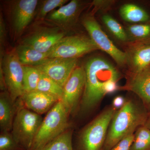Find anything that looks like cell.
Wrapping results in <instances>:
<instances>
[{
  "label": "cell",
  "instance_id": "obj_1",
  "mask_svg": "<svg viewBox=\"0 0 150 150\" xmlns=\"http://www.w3.org/2000/svg\"><path fill=\"white\" fill-rule=\"evenodd\" d=\"M84 67L85 86L79 109L85 113L96 108L106 95L105 90L107 84L111 81H118L121 75L115 66L100 57L89 59Z\"/></svg>",
  "mask_w": 150,
  "mask_h": 150
},
{
  "label": "cell",
  "instance_id": "obj_2",
  "mask_svg": "<svg viewBox=\"0 0 150 150\" xmlns=\"http://www.w3.org/2000/svg\"><path fill=\"white\" fill-rule=\"evenodd\" d=\"M149 112L139 99H126L111 120L103 150H110L123 138L144 126Z\"/></svg>",
  "mask_w": 150,
  "mask_h": 150
},
{
  "label": "cell",
  "instance_id": "obj_3",
  "mask_svg": "<svg viewBox=\"0 0 150 150\" xmlns=\"http://www.w3.org/2000/svg\"><path fill=\"white\" fill-rule=\"evenodd\" d=\"M69 112L59 100L47 112L30 150H40L69 129Z\"/></svg>",
  "mask_w": 150,
  "mask_h": 150
},
{
  "label": "cell",
  "instance_id": "obj_4",
  "mask_svg": "<svg viewBox=\"0 0 150 150\" xmlns=\"http://www.w3.org/2000/svg\"><path fill=\"white\" fill-rule=\"evenodd\" d=\"M117 109L107 106L83 129L77 150H103L110 122Z\"/></svg>",
  "mask_w": 150,
  "mask_h": 150
},
{
  "label": "cell",
  "instance_id": "obj_5",
  "mask_svg": "<svg viewBox=\"0 0 150 150\" xmlns=\"http://www.w3.org/2000/svg\"><path fill=\"white\" fill-rule=\"evenodd\" d=\"M17 101L18 109L11 133L23 150H30L43 119L40 115L25 107L20 98Z\"/></svg>",
  "mask_w": 150,
  "mask_h": 150
},
{
  "label": "cell",
  "instance_id": "obj_6",
  "mask_svg": "<svg viewBox=\"0 0 150 150\" xmlns=\"http://www.w3.org/2000/svg\"><path fill=\"white\" fill-rule=\"evenodd\" d=\"M99 50L91 38L82 35L64 36L48 53V58L78 59Z\"/></svg>",
  "mask_w": 150,
  "mask_h": 150
},
{
  "label": "cell",
  "instance_id": "obj_7",
  "mask_svg": "<svg viewBox=\"0 0 150 150\" xmlns=\"http://www.w3.org/2000/svg\"><path fill=\"white\" fill-rule=\"evenodd\" d=\"M82 24L88 33L89 37L99 50L107 53L120 67L127 65L126 52L121 51L114 45L93 16L85 17L82 20Z\"/></svg>",
  "mask_w": 150,
  "mask_h": 150
},
{
  "label": "cell",
  "instance_id": "obj_8",
  "mask_svg": "<svg viewBox=\"0 0 150 150\" xmlns=\"http://www.w3.org/2000/svg\"><path fill=\"white\" fill-rule=\"evenodd\" d=\"M2 71L7 91L13 101L16 102L23 94V66L16 52H11L2 58Z\"/></svg>",
  "mask_w": 150,
  "mask_h": 150
},
{
  "label": "cell",
  "instance_id": "obj_9",
  "mask_svg": "<svg viewBox=\"0 0 150 150\" xmlns=\"http://www.w3.org/2000/svg\"><path fill=\"white\" fill-rule=\"evenodd\" d=\"M86 83L84 66L76 67L63 87L61 100L69 112L74 115L79 109Z\"/></svg>",
  "mask_w": 150,
  "mask_h": 150
},
{
  "label": "cell",
  "instance_id": "obj_10",
  "mask_svg": "<svg viewBox=\"0 0 150 150\" xmlns=\"http://www.w3.org/2000/svg\"><path fill=\"white\" fill-rule=\"evenodd\" d=\"M77 59L48 58L42 64L34 67L63 88L77 67Z\"/></svg>",
  "mask_w": 150,
  "mask_h": 150
},
{
  "label": "cell",
  "instance_id": "obj_11",
  "mask_svg": "<svg viewBox=\"0 0 150 150\" xmlns=\"http://www.w3.org/2000/svg\"><path fill=\"white\" fill-rule=\"evenodd\" d=\"M126 84L120 86V90L132 92L138 96L150 112V67L140 72H129Z\"/></svg>",
  "mask_w": 150,
  "mask_h": 150
},
{
  "label": "cell",
  "instance_id": "obj_12",
  "mask_svg": "<svg viewBox=\"0 0 150 150\" xmlns=\"http://www.w3.org/2000/svg\"><path fill=\"white\" fill-rule=\"evenodd\" d=\"M64 33L56 30H46L34 33L25 40L23 44L43 53H48L64 37Z\"/></svg>",
  "mask_w": 150,
  "mask_h": 150
},
{
  "label": "cell",
  "instance_id": "obj_13",
  "mask_svg": "<svg viewBox=\"0 0 150 150\" xmlns=\"http://www.w3.org/2000/svg\"><path fill=\"white\" fill-rule=\"evenodd\" d=\"M20 99L25 107L39 115L48 112L60 100L54 97L36 90L24 94Z\"/></svg>",
  "mask_w": 150,
  "mask_h": 150
},
{
  "label": "cell",
  "instance_id": "obj_14",
  "mask_svg": "<svg viewBox=\"0 0 150 150\" xmlns=\"http://www.w3.org/2000/svg\"><path fill=\"white\" fill-rule=\"evenodd\" d=\"M126 52L130 72H140L150 67V43H137Z\"/></svg>",
  "mask_w": 150,
  "mask_h": 150
},
{
  "label": "cell",
  "instance_id": "obj_15",
  "mask_svg": "<svg viewBox=\"0 0 150 150\" xmlns=\"http://www.w3.org/2000/svg\"><path fill=\"white\" fill-rule=\"evenodd\" d=\"M38 3L37 0H20L16 3L13 14L14 27L17 33L22 32L32 20Z\"/></svg>",
  "mask_w": 150,
  "mask_h": 150
},
{
  "label": "cell",
  "instance_id": "obj_16",
  "mask_svg": "<svg viewBox=\"0 0 150 150\" xmlns=\"http://www.w3.org/2000/svg\"><path fill=\"white\" fill-rule=\"evenodd\" d=\"M18 109L17 101H13L7 91L0 95V128L1 132L11 130Z\"/></svg>",
  "mask_w": 150,
  "mask_h": 150
},
{
  "label": "cell",
  "instance_id": "obj_17",
  "mask_svg": "<svg viewBox=\"0 0 150 150\" xmlns=\"http://www.w3.org/2000/svg\"><path fill=\"white\" fill-rule=\"evenodd\" d=\"M81 7L80 2L72 0L49 13L48 19L60 24H71L77 18Z\"/></svg>",
  "mask_w": 150,
  "mask_h": 150
},
{
  "label": "cell",
  "instance_id": "obj_18",
  "mask_svg": "<svg viewBox=\"0 0 150 150\" xmlns=\"http://www.w3.org/2000/svg\"><path fill=\"white\" fill-rule=\"evenodd\" d=\"M16 53L23 66L36 67L48 59V53H43L24 44L17 47Z\"/></svg>",
  "mask_w": 150,
  "mask_h": 150
},
{
  "label": "cell",
  "instance_id": "obj_19",
  "mask_svg": "<svg viewBox=\"0 0 150 150\" xmlns=\"http://www.w3.org/2000/svg\"><path fill=\"white\" fill-rule=\"evenodd\" d=\"M119 14L125 21L132 23H150V15L147 11L134 4L123 5L119 10Z\"/></svg>",
  "mask_w": 150,
  "mask_h": 150
},
{
  "label": "cell",
  "instance_id": "obj_20",
  "mask_svg": "<svg viewBox=\"0 0 150 150\" xmlns=\"http://www.w3.org/2000/svg\"><path fill=\"white\" fill-rule=\"evenodd\" d=\"M36 91L47 94L60 100L63 93V88L47 75L41 72Z\"/></svg>",
  "mask_w": 150,
  "mask_h": 150
},
{
  "label": "cell",
  "instance_id": "obj_21",
  "mask_svg": "<svg viewBox=\"0 0 150 150\" xmlns=\"http://www.w3.org/2000/svg\"><path fill=\"white\" fill-rule=\"evenodd\" d=\"M129 40L137 43H150V23L128 26L126 30Z\"/></svg>",
  "mask_w": 150,
  "mask_h": 150
},
{
  "label": "cell",
  "instance_id": "obj_22",
  "mask_svg": "<svg viewBox=\"0 0 150 150\" xmlns=\"http://www.w3.org/2000/svg\"><path fill=\"white\" fill-rule=\"evenodd\" d=\"M23 85L24 94L35 91L40 79L41 72L37 68L23 66Z\"/></svg>",
  "mask_w": 150,
  "mask_h": 150
},
{
  "label": "cell",
  "instance_id": "obj_23",
  "mask_svg": "<svg viewBox=\"0 0 150 150\" xmlns=\"http://www.w3.org/2000/svg\"><path fill=\"white\" fill-rule=\"evenodd\" d=\"M72 134L71 129H68L40 150H74Z\"/></svg>",
  "mask_w": 150,
  "mask_h": 150
},
{
  "label": "cell",
  "instance_id": "obj_24",
  "mask_svg": "<svg viewBox=\"0 0 150 150\" xmlns=\"http://www.w3.org/2000/svg\"><path fill=\"white\" fill-rule=\"evenodd\" d=\"M130 150H150V129L142 126L136 130Z\"/></svg>",
  "mask_w": 150,
  "mask_h": 150
},
{
  "label": "cell",
  "instance_id": "obj_25",
  "mask_svg": "<svg viewBox=\"0 0 150 150\" xmlns=\"http://www.w3.org/2000/svg\"><path fill=\"white\" fill-rule=\"evenodd\" d=\"M102 19L105 26L115 38L122 42L129 41V37L126 30L117 21L109 15L103 16Z\"/></svg>",
  "mask_w": 150,
  "mask_h": 150
},
{
  "label": "cell",
  "instance_id": "obj_26",
  "mask_svg": "<svg viewBox=\"0 0 150 150\" xmlns=\"http://www.w3.org/2000/svg\"><path fill=\"white\" fill-rule=\"evenodd\" d=\"M68 1L67 0H47L43 2L40 7L37 18H44L48 13L52 12L57 8L64 5Z\"/></svg>",
  "mask_w": 150,
  "mask_h": 150
},
{
  "label": "cell",
  "instance_id": "obj_27",
  "mask_svg": "<svg viewBox=\"0 0 150 150\" xmlns=\"http://www.w3.org/2000/svg\"><path fill=\"white\" fill-rule=\"evenodd\" d=\"M0 150H23L14 139L10 131H2L0 135Z\"/></svg>",
  "mask_w": 150,
  "mask_h": 150
},
{
  "label": "cell",
  "instance_id": "obj_28",
  "mask_svg": "<svg viewBox=\"0 0 150 150\" xmlns=\"http://www.w3.org/2000/svg\"><path fill=\"white\" fill-rule=\"evenodd\" d=\"M134 133L129 134L123 138L109 150H130L134 140Z\"/></svg>",
  "mask_w": 150,
  "mask_h": 150
},
{
  "label": "cell",
  "instance_id": "obj_29",
  "mask_svg": "<svg viewBox=\"0 0 150 150\" xmlns=\"http://www.w3.org/2000/svg\"><path fill=\"white\" fill-rule=\"evenodd\" d=\"M113 3L112 1H94L93 4L96 9L104 10L110 8Z\"/></svg>",
  "mask_w": 150,
  "mask_h": 150
},
{
  "label": "cell",
  "instance_id": "obj_30",
  "mask_svg": "<svg viewBox=\"0 0 150 150\" xmlns=\"http://www.w3.org/2000/svg\"><path fill=\"white\" fill-rule=\"evenodd\" d=\"M6 35V25L3 18L1 16L0 18V41L1 46H3L5 40Z\"/></svg>",
  "mask_w": 150,
  "mask_h": 150
},
{
  "label": "cell",
  "instance_id": "obj_31",
  "mask_svg": "<svg viewBox=\"0 0 150 150\" xmlns=\"http://www.w3.org/2000/svg\"><path fill=\"white\" fill-rule=\"evenodd\" d=\"M126 99L123 96H117L115 97L112 100V105L116 109L118 110L123 106L125 103Z\"/></svg>",
  "mask_w": 150,
  "mask_h": 150
},
{
  "label": "cell",
  "instance_id": "obj_32",
  "mask_svg": "<svg viewBox=\"0 0 150 150\" xmlns=\"http://www.w3.org/2000/svg\"><path fill=\"white\" fill-rule=\"evenodd\" d=\"M144 126L147 128L148 129H150V112H149L147 119L146 121V123H145Z\"/></svg>",
  "mask_w": 150,
  "mask_h": 150
}]
</instances>
